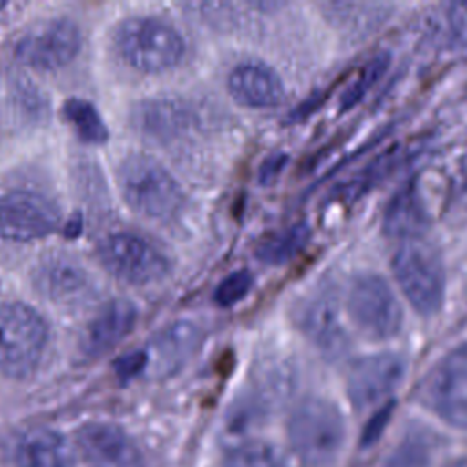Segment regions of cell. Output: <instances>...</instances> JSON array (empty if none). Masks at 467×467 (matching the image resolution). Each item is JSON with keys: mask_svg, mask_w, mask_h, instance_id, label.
Returning <instances> with one entry per match:
<instances>
[{"mask_svg": "<svg viewBox=\"0 0 467 467\" xmlns=\"http://www.w3.org/2000/svg\"><path fill=\"white\" fill-rule=\"evenodd\" d=\"M193 115L190 108L175 99L144 100L133 111V124L140 133L155 140H171L190 130Z\"/></svg>", "mask_w": 467, "mask_h": 467, "instance_id": "cell-17", "label": "cell"}, {"mask_svg": "<svg viewBox=\"0 0 467 467\" xmlns=\"http://www.w3.org/2000/svg\"><path fill=\"white\" fill-rule=\"evenodd\" d=\"M403 296L421 316L440 312L445 299V268L440 252L423 239L401 241L390 261Z\"/></svg>", "mask_w": 467, "mask_h": 467, "instance_id": "cell-4", "label": "cell"}, {"mask_svg": "<svg viewBox=\"0 0 467 467\" xmlns=\"http://www.w3.org/2000/svg\"><path fill=\"white\" fill-rule=\"evenodd\" d=\"M418 396L443 423L467 431V345H458L431 367Z\"/></svg>", "mask_w": 467, "mask_h": 467, "instance_id": "cell-7", "label": "cell"}, {"mask_svg": "<svg viewBox=\"0 0 467 467\" xmlns=\"http://www.w3.org/2000/svg\"><path fill=\"white\" fill-rule=\"evenodd\" d=\"M5 7V2H0V11Z\"/></svg>", "mask_w": 467, "mask_h": 467, "instance_id": "cell-34", "label": "cell"}, {"mask_svg": "<svg viewBox=\"0 0 467 467\" xmlns=\"http://www.w3.org/2000/svg\"><path fill=\"white\" fill-rule=\"evenodd\" d=\"M119 186L128 206L148 219H170L182 206V190L173 175L153 157L128 155L117 171Z\"/></svg>", "mask_w": 467, "mask_h": 467, "instance_id": "cell-2", "label": "cell"}, {"mask_svg": "<svg viewBox=\"0 0 467 467\" xmlns=\"http://www.w3.org/2000/svg\"><path fill=\"white\" fill-rule=\"evenodd\" d=\"M390 410H392V403H389V405L381 407V409L374 414V418L370 420V423L367 425V431H365V440H367V441L376 440V436L379 434L381 427H383V425H385V421L389 420Z\"/></svg>", "mask_w": 467, "mask_h": 467, "instance_id": "cell-32", "label": "cell"}, {"mask_svg": "<svg viewBox=\"0 0 467 467\" xmlns=\"http://www.w3.org/2000/svg\"><path fill=\"white\" fill-rule=\"evenodd\" d=\"M80 31L69 18H53L31 27L15 47L18 62L51 71L69 64L80 51Z\"/></svg>", "mask_w": 467, "mask_h": 467, "instance_id": "cell-10", "label": "cell"}, {"mask_svg": "<svg viewBox=\"0 0 467 467\" xmlns=\"http://www.w3.org/2000/svg\"><path fill=\"white\" fill-rule=\"evenodd\" d=\"M389 67V55L379 53L372 57L358 73V77L347 86L339 99V111H348L363 100V97L374 88Z\"/></svg>", "mask_w": 467, "mask_h": 467, "instance_id": "cell-26", "label": "cell"}, {"mask_svg": "<svg viewBox=\"0 0 467 467\" xmlns=\"http://www.w3.org/2000/svg\"><path fill=\"white\" fill-rule=\"evenodd\" d=\"M47 323L29 305H0V372L27 378L40 363L47 343Z\"/></svg>", "mask_w": 467, "mask_h": 467, "instance_id": "cell-5", "label": "cell"}, {"mask_svg": "<svg viewBox=\"0 0 467 467\" xmlns=\"http://www.w3.org/2000/svg\"><path fill=\"white\" fill-rule=\"evenodd\" d=\"M11 104L15 111L26 120H38L46 109L42 95L31 82L15 84V88L11 89Z\"/></svg>", "mask_w": 467, "mask_h": 467, "instance_id": "cell-29", "label": "cell"}, {"mask_svg": "<svg viewBox=\"0 0 467 467\" xmlns=\"http://www.w3.org/2000/svg\"><path fill=\"white\" fill-rule=\"evenodd\" d=\"M137 310L130 301L117 299L102 306L84 336V350L91 356L104 354L120 343L133 328Z\"/></svg>", "mask_w": 467, "mask_h": 467, "instance_id": "cell-18", "label": "cell"}, {"mask_svg": "<svg viewBox=\"0 0 467 467\" xmlns=\"http://www.w3.org/2000/svg\"><path fill=\"white\" fill-rule=\"evenodd\" d=\"M60 223V212L46 195L13 190L0 197V237L27 243L51 235Z\"/></svg>", "mask_w": 467, "mask_h": 467, "instance_id": "cell-9", "label": "cell"}, {"mask_svg": "<svg viewBox=\"0 0 467 467\" xmlns=\"http://www.w3.org/2000/svg\"><path fill=\"white\" fill-rule=\"evenodd\" d=\"M64 117L75 126L77 135L89 144H102L108 140V128L97 108L84 99H67L64 104Z\"/></svg>", "mask_w": 467, "mask_h": 467, "instance_id": "cell-24", "label": "cell"}, {"mask_svg": "<svg viewBox=\"0 0 467 467\" xmlns=\"http://www.w3.org/2000/svg\"><path fill=\"white\" fill-rule=\"evenodd\" d=\"M224 467H285V458L281 451L259 438L243 440L232 445L223 458Z\"/></svg>", "mask_w": 467, "mask_h": 467, "instance_id": "cell-23", "label": "cell"}, {"mask_svg": "<svg viewBox=\"0 0 467 467\" xmlns=\"http://www.w3.org/2000/svg\"><path fill=\"white\" fill-rule=\"evenodd\" d=\"M407 374L403 356L378 352L354 361L347 372V396L354 409L365 410L387 398L401 385Z\"/></svg>", "mask_w": 467, "mask_h": 467, "instance_id": "cell-11", "label": "cell"}, {"mask_svg": "<svg viewBox=\"0 0 467 467\" xmlns=\"http://www.w3.org/2000/svg\"><path fill=\"white\" fill-rule=\"evenodd\" d=\"M310 239V228L306 223H296L292 226H286L277 232H270L265 235L255 250L254 255L263 263L270 266H281L292 261L308 243Z\"/></svg>", "mask_w": 467, "mask_h": 467, "instance_id": "cell-21", "label": "cell"}, {"mask_svg": "<svg viewBox=\"0 0 467 467\" xmlns=\"http://www.w3.org/2000/svg\"><path fill=\"white\" fill-rule=\"evenodd\" d=\"M36 290L55 303H75L89 294L88 272L69 257L44 259L33 272Z\"/></svg>", "mask_w": 467, "mask_h": 467, "instance_id": "cell-16", "label": "cell"}, {"mask_svg": "<svg viewBox=\"0 0 467 467\" xmlns=\"http://www.w3.org/2000/svg\"><path fill=\"white\" fill-rule=\"evenodd\" d=\"M286 434L303 467H334L343 454L347 427L336 403L308 396L290 412Z\"/></svg>", "mask_w": 467, "mask_h": 467, "instance_id": "cell-1", "label": "cell"}, {"mask_svg": "<svg viewBox=\"0 0 467 467\" xmlns=\"http://www.w3.org/2000/svg\"><path fill=\"white\" fill-rule=\"evenodd\" d=\"M286 164V155L283 153H275L265 159V162L259 168V181L263 184H270L275 181V177L281 173L283 166Z\"/></svg>", "mask_w": 467, "mask_h": 467, "instance_id": "cell-31", "label": "cell"}, {"mask_svg": "<svg viewBox=\"0 0 467 467\" xmlns=\"http://www.w3.org/2000/svg\"><path fill=\"white\" fill-rule=\"evenodd\" d=\"M99 257L111 275L130 285H151L170 272V261L157 246L128 232L104 237Z\"/></svg>", "mask_w": 467, "mask_h": 467, "instance_id": "cell-8", "label": "cell"}, {"mask_svg": "<svg viewBox=\"0 0 467 467\" xmlns=\"http://www.w3.org/2000/svg\"><path fill=\"white\" fill-rule=\"evenodd\" d=\"M254 286V275L248 270H235L232 274H228L215 288L213 292V301L219 306H234L235 303H239L241 299H244L248 296V292Z\"/></svg>", "mask_w": 467, "mask_h": 467, "instance_id": "cell-28", "label": "cell"}, {"mask_svg": "<svg viewBox=\"0 0 467 467\" xmlns=\"http://www.w3.org/2000/svg\"><path fill=\"white\" fill-rule=\"evenodd\" d=\"M381 226L385 235L401 241L421 239L431 226L429 208L416 181H407L387 202Z\"/></svg>", "mask_w": 467, "mask_h": 467, "instance_id": "cell-15", "label": "cell"}, {"mask_svg": "<svg viewBox=\"0 0 467 467\" xmlns=\"http://www.w3.org/2000/svg\"><path fill=\"white\" fill-rule=\"evenodd\" d=\"M115 46L122 60L144 73L175 67L186 51L182 35L155 16L126 18L115 33Z\"/></svg>", "mask_w": 467, "mask_h": 467, "instance_id": "cell-3", "label": "cell"}, {"mask_svg": "<svg viewBox=\"0 0 467 467\" xmlns=\"http://www.w3.org/2000/svg\"><path fill=\"white\" fill-rule=\"evenodd\" d=\"M78 451L88 467H144L131 438L113 423H86L77 432Z\"/></svg>", "mask_w": 467, "mask_h": 467, "instance_id": "cell-13", "label": "cell"}, {"mask_svg": "<svg viewBox=\"0 0 467 467\" xmlns=\"http://www.w3.org/2000/svg\"><path fill=\"white\" fill-rule=\"evenodd\" d=\"M230 95L243 106L272 108L285 99V84L275 69L263 62H241L226 78Z\"/></svg>", "mask_w": 467, "mask_h": 467, "instance_id": "cell-14", "label": "cell"}, {"mask_svg": "<svg viewBox=\"0 0 467 467\" xmlns=\"http://www.w3.org/2000/svg\"><path fill=\"white\" fill-rule=\"evenodd\" d=\"M443 38L451 51L467 55V0L451 2L443 7L441 16Z\"/></svg>", "mask_w": 467, "mask_h": 467, "instance_id": "cell-27", "label": "cell"}, {"mask_svg": "<svg viewBox=\"0 0 467 467\" xmlns=\"http://www.w3.org/2000/svg\"><path fill=\"white\" fill-rule=\"evenodd\" d=\"M9 467H66L62 438L49 429L24 432L9 456Z\"/></svg>", "mask_w": 467, "mask_h": 467, "instance_id": "cell-19", "label": "cell"}, {"mask_svg": "<svg viewBox=\"0 0 467 467\" xmlns=\"http://www.w3.org/2000/svg\"><path fill=\"white\" fill-rule=\"evenodd\" d=\"M199 343L201 332L195 325L188 321L175 323L162 334H159L155 341L157 361L166 368L179 367L197 350Z\"/></svg>", "mask_w": 467, "mask_h": 467, "instance_id": "cell-22", "label": "cell"}, {"mask_svg": "<svg viewBox=\"0 0 467 467\" xmlns=\"http://www.w3.org/2000/svg\"><path fill=\"white\" fill-rule=\"evenodd\" d=\"M403 155H405V148H390V150L383 151L370 164H367L359 171H356L350 179L339 182L334 188L332 197L337 201H345V202H352V201L363 197L379 181L389 177V173L401 162Z\"/></svg>", "mask_w": 467, "mask_h": 467, "instance_id": "cell-20", "label": "cell"}, {"mask_svg": "<svg viewBox=\"0 0 467 467\" xmlns=\"http://www.w3.org/2000/svg\"><path fill=\"white\" fill-rule=\"evenodd\" d=\"M445 467H467V458H454Z\"/></svg>", "mask_w": 467, "mask_h": 467, "instance_id": "cell-33", "label": "cell"}, {"mask_svg": "<svg viewBox=\"0 0 467 467\" xmlns=\"http://www.w3.org/2000/svg\"><path fill=\"white\" fill-rule=\"evenodd\" d=\"M432 441L421 432L407 434L385 458L381 467H431Z\"/></svg>", "mask_w": 467, "mask_h": 467, "instance_id": "cell-25", "label": "cell"}, {"mask_svg": "<svg viewBox=\"0 0 467 467\" xmlns=\"http://www.w3.org/2000/svg\"><path fill=\"white\" fill-rule=\"evenodd\" d=\"M345 308L358 332L372 341L390 339L403 327L401 305L379 274H356L347 286Z\"/></svg>", "mask_w": 467, "mask_h": 467, "instance_id": "cell-6", "label": "cell"}, {"mask_svg": "<svg viewBox=\"0 0 467 467\" xmlns=\"http://www.w3.org/2000/svg\"><path fill=\"white\" fill-rule=\"evenodd\" d=\"M292 317L299 332L325 356L337 358L347 350L348 336L343 328L334 292L328 288L312 290L297 299Z\"/></svg>", "mask_w": 467, "mask_h": 467, "instance_id": "cell-12", "label": "cell"}, {"mask_svg": "<svg viewBox=\"0 0 467 467\" xmlns=\"http://www.w3.org/2000/svg\"><path fill=\"white\" fill-rule=\"evenodd\" d=\"M146 363H148V354L144 350H137L131 354H124L120 359H117L115 370L122 379H128V378H133L139 372H142Z\"/></svg>", "mask_w": 467, "mask_h": 467, "instance_id": "cell-30", "label": "cell"}]
</instances>
